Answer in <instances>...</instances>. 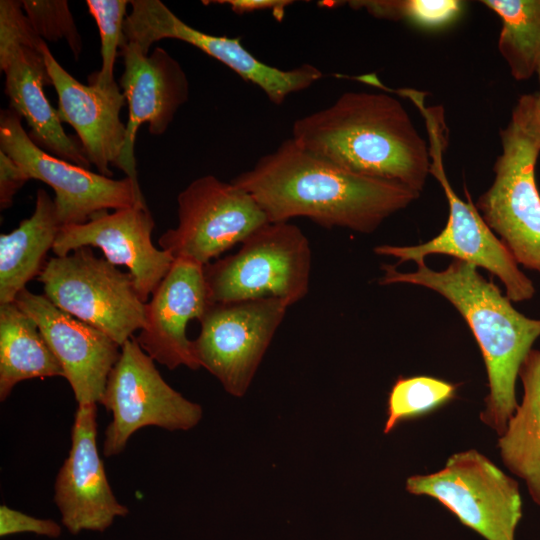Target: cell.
Here are the masks:
<instances>
[{
	"label": "cell",
	"instance_id": "1",
	"mask_svg": "<svg viewBox=\"0 0 540 540\" xmlns=\"http://www.w3.org/2000/svg\"><path fill=\"white\" fill-rule=\"evenodd\" d=\"M232 182L254 198L269 222L306 217L360 233L374 232L420 196L400 183L348 171L292 138Z\"/></svg>",
	"mask_w": 540,
	"mask_h": 540
},
{
	"label": "cell",
	"instance_id": "2",
	"mask_svg": "<svg viewBox=\"0 0 540 540\" xmlns=\"http://www.w3.org/2000/svg\"><path fill=\"white\" fill-rule=\"evenodd\" d=\"M305 150L353 173L400 183L421 193L430 174L429 146L396 98L349 91L293 123Z\"/></svg>",
	"mask_w": 540,
	"mask_h": 540
},
{
	"label": "cell",
	"instance_id": "3",
	"mask_svg": "<svg viewBox=\"0 0 540 540\" xmlns=\"http://www.w3.org/2000/svg\"><path fill=\"white\" fill-rule=\"evenodd\" d=\"M414 272L383 264L380 285L412 284L431 289L447 299L471 329L486 367L489 393L480 419L501 436L518 402L515 386L520 366L540 337V319L517 311L506 294L486 280L471 263L454 259L435 271L424 261Z\"/></svg>",
	"mask_w": 540,
	"mask_h": 540
},
{
	"label": "cell",
	"instance_id": "4",
	"mask_svg": "<svg viewBox=\"0 0 540 540\" xmlns=\"http://www.w3.org/2000/svg\"><path fill=\"white\" fill-rule=\"evenodd\" d=\"M534 99V93L521 95L500 130L502 149L493 166L494 179L475 207L516 262L540 273V145L532 120Z\"/></svg>",
	"mask_w": 540,
	"mask_h": 540
},
{
	"label": "cell",
	"instance_id": "5",
	"mask_svg": "<svg viewBox=\"0 0 540 540\" xmlns=\"http://www.w3.org/2000/svg\"><path fill=\"white\" fill-rule=\"evenodd\" d=\"M413 103L425 120L431 157L430 174L437 179L445 193L449 206L448 220L443 230L425 243L414 246L378 245L374 252L396 258L397 265L408 261H424L428 255H449L474 264L477 268L486 269L498 277L511 302L532 299L536 292L533 282L484 222L467 190L465 202L455 193L448 181L443 167V154L448 144L443 110L441 107H427L424 97L415 98Z\"/></svg>",
	"mask_w": 540,
	"mask_h": 540
},
{
	"label": "cell",
	"instance_id": "6",
	"mask_svg": "<svg viewBox=\"0 0 540 540\" xmlns=\"http://www.w3.org/2000/svg\"><path fill=\"white\" fill-rule=\"evenodd\" d=\"M311 249L290 222H268L251 233L239 250L204 266L210 303L275 298L288 307L309 290Z\"/></svg>",
	"mask_w": 540,
	"mask_h": 540
},
{
	"label": "cell",
	"instance_id": "7",
	"mask_svg": "<svg viewBox=\"0 0 540 540\" xmlns=\"http://www.w3.org/2000/svg\"><path fill=\"white\" fill-rule=\"evenodd\" d=\"M37 279L55 306L102 331L119 346L144 326L146 303L131 274L97 257L91 247L50 258Z\"/></svg>",
	"mask_w": 540,
	"mask_h": 540
},
{
	"label": "cell",
	"instance_id": "8",
	"mask_svg": "<svg viewBox=\"0 0 540 540\" xmlns=\"http://www.w3.org/2000/svg\"><path fill=\"white\" fill-rule=\"evenodd\" d=\"M406 490L436 499L486 540H514L522 518L518 482L475 449L453 454L438 472L409 477Z\"/></svg>",
	"mask_w": 540,
	"mask_h": 540
},
{
	"label": "cell",
	"instance_id": "9",
	"mask_svg": "<svg viewBox=\"0 0 540 540\" xmlns=\"http://www.w3.org/2000/svg\"><path fill=\"white\" fill-rule=\"evenodd\" d=\"M112 413L105 430L103 455H119L130 437L146 426L187 431L203 415L202 407L173 389L161 376L154 360L133 336L121 346L100 401Z\"/></svg>",
	"mask_w": 540,
	"mask_h": 540
},
{
	"label": "cell",
	"instance_id": "10",
	"mask_svg": "<svg viewBox=\"0 0 540 540\" xmlns=\"http://www.w3.org/2000/svg\"><path fill=\"white\" fill-rule=\"evenodd\" d=\"M178 224L159 240L174 259L205 266L268 223L254 198L213 175L193 180L178 197Z\"/></svg>",
	"mask_w": 540,
	"mask_h": 540
},
{
	"label": "cell",
	"instance_id": "11",
	"mask_svg": "<svg viewBox=\"0 0 540 540\" xmlns=\"http://www.w3.org/2000/svg\"><path fill=\"white\" fill-rule=\"evenodd\" d=\"M21 117L12 109L0 112V150L28 175L55 192L62 226L86 223L96 213L147 206L140 184L125 177L114 180L54 156L30 138Z\"/></svg>",
	"mask_w": 540,
	"mask_h": 540
},
{
	"label": "cell",
	"instance_id": "12",
	"mask_svg": "<svg viewBox=\"0 0 540 540\" xmlns=\"http://www.w3.org/2000/svg\"><path fill=\"white\" fill-rule=\"evenodd\" d=\"M287 308L275 298L210 303L192 341L200 367L214 375L227 393L242 397Z\"/></svg>",
	"mask_w": 540,
	"mask_h": 540
},
{
	"label": "cell",
	"instance_id": "13",
	"mask_svg": "<svg viewBox=\"0 0 540 540\" xmlns=\"http://www.w3.org/2000/svg\"><path fill=\"white\" fill-rule=\"evenodd\" d=\"M124 22L126 42L148 55L152 44L177 39L191 44L222 62L244 80L258 86L276 105L292 93L303 91L323 77L315 66L303 64L284 70L254 57L239 37L216 36L199 31L178 18L159 0H132Z\"/></svg>",
	"mask_w": 540,
	"mask_h": 540
},
{
	"label": "cell",
	"instance_id": "14",
	"mask_svg": "<svg viewBox=\"0 0 540 540\" xmlns=\"http://www.w3.org/2000/svg\"><path fill=\"white\" fill-rule=\"evenodd\" d=\"M45 41L31 28L16 26L0 32V69L10 109L24 118L32 141L48 153L89 169L80 142L66 134L44 86L52 85L42 53Z\"/></svg>",
	"mask_w": 540,
	"mask_h": 540
},
{
	"label": "cell",
	"instance_id": "15",
	"mask_svg": "<svg viewBox=\"0 0 540 540\" xmlns=\"http://www.w3.org/2000/svg\"><path fill=\"white\" fill-rule=\"evenodd\" d=\"M97 404L77 405L71 448L56 476L54 502L73 535L104 532L129 509L115 497L97 447Z\"/></svg>",
	"mask_w": 540,
	"mask_h": 540
},
{
	"label": "cell",
	"instance_id": "16",
	"mask_svg": "<svg viewBox=\"0 0 540 540\" xmlns=\"http://www.w3.org/2000/svg\"><path fill=\"white\" fill-rule=\"evenodd\" d=\"M154 226L147 206L102 211L86 223L62 226L52 251L65 256L85 246L101 249L109 262L129 270L138 295L147 303L175 260L153 244Z\"/></svg>",
	"mask_w": 540,
	"mask_h": 540
},
{
	"label": "cell",
	"instance_id": "17",
	"mask_svg": "<svg viewBox=\"0 0 540 540\" xmlns=\"http://www.w3.org/2000/svg\"><path fill=\"white\" fill-rule=\"evenodd\" d=\"M16 304L38 325L59 361L77 405L100 403L121 346L97 328L25 288Z\"/></svg>",
	"mask_w": 540,
	"mask_h": 540
},
{
	"label": "cell",
	"instance_id": "18",
	"mask_svg": "<svg viewBox=\"0 0 540 540\" xmlns=\"http://www.w3.org/2000/svg\"><path fill=\"white\" fill-rule=\"evenodd\" d=\"M120 55L124 65L120 86L128 104V120L118 168L139 183L134 156L137 131L148 123L151 134H164L189 98V81L180 63L162 47L145 55L125 42Z\"/></svg>",
	"mask_w": 540,
	"mask_h": 540
},
{
	"label": "cell",
	"instance_id": "19",
	"mask_svg": "<svg viewBox=\"0 0 540 540\" xmlns=\"http://www.w3.org/2000/svg\"><path fill=\"white\" fill-rule=\"evenodd\" d=\"M203 268L175 259L145 304V323L135 338L154 361L170 370L200 368L186 328L191 320H200L210 305Z\"/></svg>",
	"mask_w": 540,
	"mask_h": 540
},
{
	"label": "cell",
	"instance_id": "20",
	"mask_svg": "<svg viewBox=\"0 0 540 540\" xmlns=\"http://www.w3.org/2000/svg\"><path fill=\"white\" fill-rule=\"evenodd\" d=\"M41 49L57 93L60 120L76 131L89 163L98 173L111 177L110 166L118 168L125 144L126 125L120 119L125 95L116 82L108 87L79 82L59 64L46 43Z\"/></svg>",
	"mask_w": 540,
	"mask_h": 540
},
{
	"label": "cell",
	"instance_id": "21",
	"mask_svg": "<svg viewBox=\"0 0 540 540\" xmlns=\"http://www.w3.org/2000/svg\"><path fill=\"white\" fill-rule=\"evenodd\" d=\"M61 228L54 199L38 189L33 214L0 235V304L15 302L26 284L39 276Z\"/></svg>",
	"mask_w": 540,
	"mask_h": 540
},
{
	"label": "cell",
	"instance_id": "22",
	"mask_svg": "<svg viewBox=\"0 0 540 540\" xmlns=\"http://www.w3.org/2000/svg\"><path fill=\"white\" fill-rule=\"evenodd\" d=\"M518 377L523 397L498 448L504 465L525 482L532 500L540 506V350L529 351Z\"/></svg>",
	"mask_w": 540,
	"mask_h": 540
},
{
	"label": "cell",
	"instance_id": "23",
	"mask_svg": "<svg viewBox=\"0 0 540 540\" xmlns=\"http://www.w3.org/2000/svg\"><path fill=\"white\" fill-rule=\"evenodd\" d=\"M64 377L36 322L16 302L0 304V400L24 380Z\"/></svg>",
	"mask_w": 540,
	"mask_h": 540
},
{
	"label": "cell",
	"instance_id": "24",
	"mask_svg": "<svg viewBox=\"0 0 540 540\" xmlns=\"http://www.w3.org/2000/svg\"><path fill=\"white\" fill-rule=\"evenodd\" d=\"M501 21L498 50L517 81L540 67V0H482Z\"/></svg>",
	"mask_w": 540,
	"mask_h": 540
},
{
	"label": "cell",
	"instance_id": "25",
	"mask_svg": "<svg viewBox=\"0 0 540 540\" xmlns=\"http://www.w3.org/2000/svg\"><path fill=\"white\" fill-rule=\"evenodd\" d=\"M458 385L432 376L398 377L387 400V419L383 432L390 433L398 424L417 419L456 398Z\"/></svg>",
	"mask_w": 540,
	"mask_h": 540
},
{
	"label": "cell",
	"instance_id": "26",
	"mask_svg": "<svg viewBox=\"0 0 540 540\" xmlns=\"http://www.w3.org/2000/svg\"><path fill=\"white\" fill-rule=\"evenodd\" d=\"M354 9H364L376 18L406 20L423 28H438L454 21L462 12L458 0H373L350 1Z\"/></svg>",
	"mask_w": 540,
	"mask_h": 540
},
{
	"label": "cell",
	"instance_id": "27",
	"mask_svg": "<svg viewBox=\"0 0 540 540\" xmlns=\"http://www.w3.org/2000/svg\"><path fill=\"white\" fill-rule=\"evenodd\" d=\"M130 1L126 0H87L86 5L95 19L101 40L100 70L89 77V83L108 87L114 82V64L120 49L126 42L124 22Z\"/></svg>",
	"mask_w": 540,
	"mask_h": 540
},
{
	"label": "cell",
	"instance_id": "28",
	"mask_svg": "<svg viewBox=\"0 0 540 540\" xmlns=\"http://www.w3.org/2000/svg\"><path fill=\"white\" fill-rule=\"evenodd\" d=\"M22 7L36 34L43 40L64 39L75 59L82 51V39L66 0H23Z\"/></svg>",
	"mask_w": 540,
	"mask_h": 540
},
{
	"label": "cell",
	"instance_id": "29",
	"mask_svg": "<svg viewBox=\"0 0 540 540\" xmlns=\"http://www.w3.org/2000/svg\"><path fill=\"white\" fill-rule=\"evenodd\" d=\"M19 533H33L49 538H58L62 527L51 519H41L10 508L6 504L0 505V537H7Z\"/></svg>",
	"mask_w": 540,
	"mask_h": 540
},
{
	"label": "cell",
	"instance_id": "30",
	"mask_svg": "<svg viewBox=\"0 0 540 540\" xmlns=\"http://www.w3.org/2000/svg\"><path fill=\"white\" fill-rule=\"evenodd\" d=\"M24 170L5 152L0 150V208L13 204L15 194L29 181Z\"/></svg>",
	"mask_w": 540,
	"mask_h": 540
},
{
	"label": "cell",
	"instance_id": "31",
	"mask_svg": "<svg viewBox=\"0 0 540 540\" xmlns=\"http://www.w3.org/2000/svg\"><path fill=\"white\" fill-rule=\"evenodd\" d=\"M203 3L206 5L208 3L228 4L237 14L270 9L276 19L281 20L284 17L285 8L293 2L289 0H217L203 1Z\"/></svg>",
	"mask_w": 540,
	"mask_h": 540
},
{
	"label": "cell",
	"instance_id": "32",
	"mask_svg": "<svg viewBox=\"0 0 540 540\" xmlns=\"http://www.w3.org/2000/svg\"><path fill=\"white\" fill-rule=\"evenodd\" d=\"M539 80V92L535 94L534 105H533V114L532 120L535 128V132L538 138L540 145V67L538 68L537 74Z\"/></svg>",
	"mask_w": 540,
	"mask_h": 540
}]
</instances>
